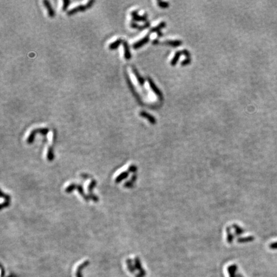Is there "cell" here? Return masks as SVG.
Masks as SVG:
<instances>
[{"label": "cell", "instance_id": "obj_1", "mask_svg": "<svg viewBox=\"0 0 277 277\" xmlns=\"http://www.w3.org/2000/svg\"><path fill=\"white\" fill-rule=\"evenodd\" d=\"M94 1L92 0V1H88L87 3L85 4V5H80L79 6L75 7L73 8H72V9L68 10L67 12V14L69 16H71V15H73L74 14H76V13H77V12L85 11L86 9H87V8H89L93 6V4H94Z\"/></svg>", "mask_w": 277, "mask_h": 277}, {"label": "cell", "instance_id": "obj_2", "mask_svg": "<svg viewBox=\"0 0 277 277\" xmlns=\"http://www.w3.org/2000/svg\"><path fill=\"white\" fill-rule=\"evenodd\" d=\"M149 41H150V34H148V35H146L144 38L141 39V40L138 41L134 43V44H133V48L136 49V50L140 48V47H141L142 46L146 44Z\"/></svg>", "mask_w": 277, "mask_h": 277}, {"label": "cell", "instance_id": "obj_3", "mask_svg": "<svg viewBox=\"0 0 277 277\" xmlns=\"http://www.w3.org/2000/svg\"><path fill=\"white\" fill-rule=\"evenodd\" d=\"M131 16L132 17L133 21H137V22H138V21H146L147 20V14H144L142 16L138 15L137 10H133L131 12Z\"/></svg>", "mask_w": 277, "mask_h": 277}, {"label": "cell", "instance_id": "obj_4", "mask_svg": "<svg viewBox=\"0 0 277 277\" xmlns=\"http://www.w3.org/2000/svg\"><path fill=\"white\" fill-rule=\"evenodd\" d=\"M148 83L150 84V87L151 89H152V90L153 91V93L157 95V96L158 97H159V98H161L162 99V94L161 93V90H160L158 89V88L157 87V85H156L155 84L154 82L152 81V80H151V79H150V78H148Z\"/></svg>", "mask_w": 277, "mask_h": 277}, {"label": "cell", "instance_id": "obj_5", "mask_svg": "<svg viewBox=\"0 0 277 277\" xmlns=\"http://www.w3.org/2000/svg\"><path fill=\"white\" fill-rule=\"evenodd\" d=\"M123 47H124V57L125 59H127V60L130 59L132 55H131L130 51V47H129V46L127 42L124 41L123 42Z\"/></svg>", "mask_w": 277, "mask_h": 277}, {"label": "cell", "instance_id": "obj_6", "mask_svg": "<svg viewBox=\"0 0 277 277\" xmlns=\"http://www.w3.org/2000/svg\"><path fill=\"white\" fill-rule=\"evenodd\" d=\"M139 114H140L141 116L143 117V118H146L147 120H148L152 124H155L156 123V119H155V118H154V117L153 116H151V114L147 113L146 112L141 111L140 112Z\"/></svg>", "mask_w": 277, "mask_h": 277}, {"label": "cell", "instance_id": "obj_7", "mask_svg": "<svg viewBox=\"0 0 277 277\" xmlns=\"http://www.w3.org/2000/svg\"><path fill=\"white\" fill-rule=\"evenodd\" d=\"M132 71H133V73L134 75H135L136 77V79L138 81V83L140 84V85L142 86V85H144V83H145V80L143 79V78H142L141 75L139 74V73H138V72L137 71V69L134 67H132Z\"/></svg>", "mask_w": 277, "mask_h": 277}, {"label": "cell", "instance_id": "obj_8", "mask_svg": "<svg viewBox=\"0 0 277 277\" xmlns=\"http://www.w3.org/2000/svg\"><path fill=\"white\" fill-rule=\"evenodd\" d=\"M43 3H44L45 7L47 8V13H48L49 16L51 17H54L55 12H54L53 9V8H52L51 5H50V2L48 1H47V0H44V1H43Z\"/></svg>", "mask_w": 277, "mask_h": 277}, {"label": "cell", "instance_id": "obj_9", "mask_svg": "<svg viewBox=\"0 0 277 277\" xmlns=\"http://www.w3.org/2000/svg\"><path fill=\"white\" fill-rule=\"evenodd\" d=\"M237 270V266L235 264H233L231 266H229L228 267V271L229 276L230 277H237V275L236 274V271Z\"/></svg>", "mask_w": 277, "mask_h": 277}, {"label": "cell", "instance_id": "obj_10", "mask_svg": "<svg viewBox=\"0 0 277 277\" xmlns=\"http://www.w3.org/2000/svg\"><path fill=\"white\" fill-rule=\"evenodd\" d=\"M89 264V261H85L83 264H81V265H80L78 267V269L76 270V277H83V275H82V270H83L84 268H85L87 266H88Z\"/></svg>", "mask_w": 277, "mask_h": 277}, {"label": "cell", "instance_id": "obj_11", "mask_svg": "<svg viewBox=\"0 0 277 277\" xmlns=\"http://www.w3.org/2000/svg\"><path fill=\"white\" fill-rule=\"evenodd\" d=\"M182 44V42L181 41L176 40V41H166L164 42V44L171 46L172 47H178Z\"/></svg>", "mask_w": 277, "mask_h": 277}, {"label": "cell", "instance_id": "obj_12", "mask_svg": "<svg viewBox=\"0 0 277 277\" xmlns=\"http://www.w3.org/2000/svg\"><path fill=\"white\" fill-rule=\"evenodd\" d=\"M183 53H182V51H178L176 52V53L175 55V57H173V59H172L171 62V64L172 65V66H175V65L176 64V63L178 62V61L180 56Z\"/></svg>", "mask_w": 277, "mask_h": 277}, {"label": "cell", "instance_id": "obj_13", "mask_svg": "<svg viewBox=\"0 0 277 277\" xmlns=\"http://www.w3.org/2000/svg\"><path fill=\"white\" fill-rule=\"evenodd\" d=\"M122 39H117L116 41L110 43L109 44V48L110 50H116L118 48V47L120 46V44L122 43Z\"/></svg>", "mask_w": 277, "mask_h": 277}, {"label": "cell", "instance_id": "obj_14", "mask_svg": "<svg viewBox=\"0 0 277 277\" xmlns=\"http://www.w3.org/2000/svg\"><path fill=\"white\" fill-rule=\"evenodd\" d=\"M165 27H166V23L165 22H161L158 25H157V27H155V28H153L152 29H151L150 30V33H153V32L158 33L159 32H161L160 30H161V29H162L163 28H164Z\"/></svg>", "mask_w": 277, "mask_h": 277}, {"label": "cell", "instance_id": "obj_15", "mask_svg": "<svg viewBox=\"0 0 277 277\" xmlns=\"http://www.w3.org/2000/svg\"><path fill=\"white\" fill-rule=\"evenodd\" d=\"M38 132H39V129H35L31 132V133H30V136L28 138V140H27V142H28V143H32L34 140L35 136H36V134Z\"/></svg>", "mask_w": 277, "mask_h": 277}, {"label": "cell", "instance_id": "obj_16", "mask_svg": "<svg viewBox=\"0 0 277 277\" xmlns=\"http://www.w3.org/2000/svg\"><path fill=\"white\" fill-rule=\"evenodd\" d=\"M128 173L127 172H123L122 173H121V174L119 175V176H118V177H117L116 179V183H119L120 182V181L124 179L125 178H127V177L128 176Z\"/></svg>", "mask_w": 277, "mask_h": 277}, {"label": "cell", "instance_id": "obj_17", "mask_svg": "<svg viewBox=\"0 0 277 277\" xmlns=\"http://www.w3.org/2000/svg\"><path fill=\"white\" fill-rule=\"evenodd\" d=\"M127 266H128V268L129 271L133 273H134V271H136V268L134 267V266H133V264H132V260L128 259L127 261Z\"/></svg>", "mask_w": 277, "mask_h": 277}, {"label": "cell", "instance_id": "obj_18", "mask_svg": "<svg viewBox=\"0 0 277 277\" xmlns=\"http://www.w3.org/2000/svg\"><path fill=\"white\" fill-rule=\"evenodd\" d=\"M135 267L137 268V270H139L140 271H142L144 270V269H142V268L140 259L138 258H137V257L136 258V259H135Z\"/></svg>", "mask_w": 277, "mask_h": 277}, {"label": "cell", "instance_id": "obj_19", "mask_svg": "<svg viewBox=\"0 0 277 277\" xmlns=\"http://www.w3.org/2000/svg\"><path fill=\"white\" fill-rule=\"evenodd\" d=\"M254 240V237L252 236H249L248 237H245V238H242V239H238V241L239 242H250Z\"/></svg>", "mask_w": 277, "mask_h": 277}, {"label": "cell", "instance_id": "obj_20", "mask_svg": "<svg viewBox=\"0 0 277 277\" xmlns=\"http://www.w3.org/2000/svg\"><path fill=\"white\" fill-rule=\"evenodd\" d=\"M158 5L160 7L163 8H166L169 7V3L166 1H157Z\"/></svg>", "mask_w": 277, "mask_h": 277}, {"label": "cell", "instance_id": "obj_21", "mask_svg": "<svg viewBox=\"0 0 277 277\" xmlns=\"http://www.w3.org/2000/svg\"><path fill=\"white\" fill-rule=\"evenodd\" d=\"M48 132H49V129L47 128H42L39 129V133H40L43 136H46Z\"/></svg>", "mask_w": 277, "mask_h": 277}, {"label": "cell", "instance_id": "obj_22", "mask_svg": "<svg viewBox=\"0 0 277 277\" xmlns=\"http://www.w3.org/2000/svg\"><path fill=\"white\" fill-rule=\"evenodd\" d=\"M47 158H48L49 161H52L53 158V150L52 148H50L48 152H47Z\"/></svg>", "mask_w": 277, "mask_h": 277}, {"label": "cell", "instance_id": "obj_23", "mask_svg": "<svg viewBox=\"0 0 277 277\" xmlns=\"http://www.w3.org/2000/svg\"><path fill=\"white\" fill-rule=\"evenodd\" d=\"M69 3H70V1L69 0H64L63 1V6H62V10H67V8H68Z\"/></svg>", "mask_w": 277, "mask_h": 277}, {"label": "cell", "instance_id": "obj_24", "mask_svg": "<svg viewBox=\"0 0 277 277\" xmlns=\"http://www.w3.org/2000/svg\"><path fill=\"white\" fill-rule=\"evenodd\" d=\"M270 248L271 250H277V242H273L270 244Z\"/></svg>", "mask_w": 277, "mask_h": 277}, {"label": "cell", "instance_id": "obj_25", "mask_svg": "<svg viewBox=\"0 0 277 277\" xmlns=\"http://www.w3.org/2000/svg\"><path fill=\"white\" fill-rule=\"evenodd\" d=\"M190 62V59L187 58L186 59H185L184 60H183L181 64V66H185V65L189 64Z\"/></svg>", "mask_w": 277, "mask_h": 277}, {"label": "cell", "instance_id": "obj_26", "mask_svg": "<svg viewBox=\"0 0 277 277\" xmlns=\"http://www.w3.org/2000/svg\"><path fill=\"white\" fill-rule=\"evenodd\" d=\"M181 51H182L183 55H184L186 57H187V58H189V57H190V53H189V52L187 50H184Z\"/></svg>", "mask_w": 277, "mask_h": 277}, {"label": "cell", "instance_id": "obj_27", "mask_svg": "<svg viewBox=\"0 0 277 277\" xmlns=\"http://www.w3.org/2000/svg\"><path fill=\"white\" fill-rule=\"evenodd\" d=\"M137 170V168L135 166H131L129 168V171H131V172H135Z\"/></svg>", "mask_w": 277, "mask_h": 277}, {"label": "cell", "instance_id": "obj_28", "mask_svg": "<svg viewBox=\"0 0 277 277\" xmlns=\"http://www.w3.org/2000/svg\"><path fill=\"white\" fill-rule=\"evenodd\" d=\"M157 43H159V42H158L157 40H155V41H153V44H157Z\"/></svg>", "mask_w": 277, "mask_h": 277}, {"label": "cell", "instance_id": "obj_29", "mask_svg": "<svg viewBox=\"0 0 277 277\" xmlns=\"http://www.w3.org/2000/svg\"><path fill=\"white\" fill-rule=\"evenodd\" d=\"M237 277H243L241 274H237Z\"/></svg>", "mask_w": 277, "mask_h": 277}]
</instances>
